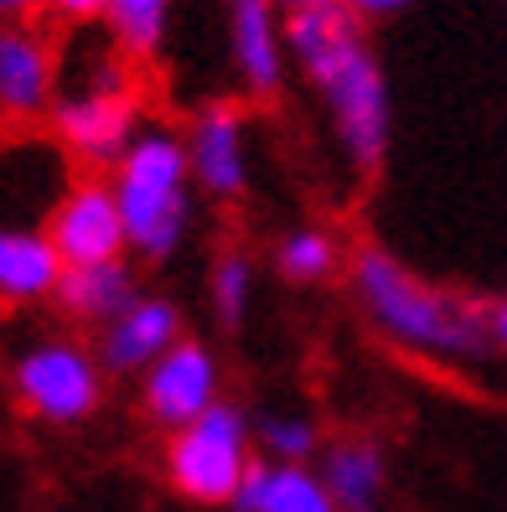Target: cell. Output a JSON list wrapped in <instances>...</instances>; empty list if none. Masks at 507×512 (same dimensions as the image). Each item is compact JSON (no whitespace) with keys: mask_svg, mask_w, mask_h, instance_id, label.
<instances>
[{"mask_svg":"<svg viewBox=\"0 0 507 512\" xmlns=\"http://www.w3.org/2000/svg\"><path fill=\"white\" fill-rule=\"evenodd\" d=\"M290 68L311 83L337 140L347 171L373 176L394 145V94L378 52L368 42V21L347 0H306L285 11Z\"/></svg>","mask_w":507,"mask_h":512,"instance_id":"1","label":"cell"},{"mask_svg":"<svg viewBox=\"0 0 507 512\" xmlns=\"http://www.w3.org/2000/svg\"><path fill=\"white\" fill-rule=\"evenodd\" d=\"M347 285H352L357 311L368 316V326L404 357L456 363V368L492 357V326H487L482 300L425 280L420 269H409L389 249H378V244L357 249L347 259Z\"/></svg>","mask_w":507,"mask_h":512,"instance_id":"2","label":"cell"},{"mask_svg":"<svg viewBox=\"0 0 507 512\" xmlns=\"http://www.w3.org/2000/svg\"><path fill=\"white\" fill-rule=\"evenodd\" d=\"M119 213H125L130 254L140 264H166L182 254L192 238V213H197V182L187 161V135L176 125H145L130 150L109 171Z\"/></svg>","mask_w":507,"mask_h":512,"instance_id":"3","label":"cell"},{"mask_svg":"<svg viewBox=\"0 0 507 512\" xmlns=\"http://www.w3.org/2000/svg\"><path fill=\"white\" fill-rule=\"evenodd\" d=\"M145 125L151 119H145V94H140V63L114 42L99 52H83L73 78L63 73L57 104L47 114L52 140L83 171H114V161L125 156Z\"/></svg>","mask_w":507,"mask_h":512,"instance_id":"4","label":"cell"},{"mask_svg":"<svg viewBox=\"0 0 507 512\" xmlns=\"http://www.w3.org/2000/svg\"><path fill=\"white\" fill-rule=\"evenodd\" d=\"M254 461H259L254 414L238 409L233 399H218L202 419L171 430L161 450V471L171 481V492L197 507H233Z\"/></svg>","mask_w":507,"mask_h":512,"instance_id":"5","label":"cell"},{"mask_svg":"<svg viewBox=\"0 0 507 512\" xmlns=\"http://www.w3.org/2000/svg\"><path fill=\"white\" fill-rule=\"evenodd\" d=\"M104 378L109 373L94 347H83L78 337H47L16 357L11 394L32 419L68 430L104 404Z\"/></svg>","mask_w":507,"mask_h":512,"instance_id":"6","label":"cell"},{"mask_svg":"<svg viewBox=\"0 0 507 512\" xmlns=\"http://www.w3.org/2000/svg\"><path fill=\"white\" fill-rule=\"evenodd\" d=\"M187 161L192 182L213 202H244L254 187V130L244 104L233 99H207L187 119Z\"/></svg>","mask_w":507,"mask_h":512,"instance_id":"7","label":"cell"},{"mask_svg":"<svg viewBox=\"0 0 507 512\" xmlns=\"http://www.w3.org/2000/svg\"><path fill=\"white\" fill-rule=\"evenodd\" d=\"M218 399H223V363H218V352L197 337H182L171 352H161L156 363L140 373V409L166 435L202 419Z\"/></svg>","mask_w":507,"mask_h":512,"instance_id":"8","label":"cell"},{"mask_svg":"<svg viewBox=\"0 0 507 512\" xmlns=\"http://www.w3.org/2000/svg\"><path fill=\"white\" fill-rule=\"evenodd\" d=\"M223 37L238 88L254 104L280 99L290 78V37H285V6L280 0H223Z\"/></svg>","mask_w":507,"mask_h":512,"instance_id":"9","label":"cell"},{"mask_svg":"<svg viewBox=\"0 0 507 512\" xmlns=\"http://www.w3.org/2000/svg\"><path fill=\"white\" fill-rule=\"evenodd\" d=\"M47 238L57 244L63 264H99V259H125L130 254V233L125 213L109 176H73V187L57 197Z\"/></svg>","mask_w":507,"mask_h":512,"instance_id":"10","label":"cell"},{"mask_svg":"<svg viewBox=\"0 0 507 512\" xmlns=\"http://www.w3.org/2000/svg\"><path fill=\"white\" fill-rule=\"evenodd\" d=\"M57 88H63V52L37 21H6L0 26V114L11 125H32L52 114Z\"/></svg>","mask_w":507,"mask_h":512,"instance_id":"11","label":"cell"},{"mask_svg":"<svg viewBox=\"0 0 507 512\" xmlns=\"http://www.w3.org/2000/svg\"><path fill=\"white\" fill-rule=\"evenodd\" d=\"M182 337H187L182 306H176L171 295L140 290L109 326H99V347H94V352H99L104 373H114V378H140L161 352H171Z\"/></svg>","mask_w":507,"mask_h":512,"instance_id":"12","label":"cell"},{"mask_svg":"<svg viewBox=\"0 0 507 512\" xmlns=\"http://www.w3.org/2000/svg\"><path fill=\"white\" fill-rule=\"evenodd\" d=\"M63 254L37 223H0V306H37L63 285Z\"/></svg>","mask_w":507,"mask_h":512,"instance_id":"13","label":"cell"},{"mask_svg":"<svg viewBox=\"0 0 507 512\" xmlns=\"http://www.w3.org/2000/svg\"><path fill=\"white\" fill-rule=\"evenodd\" d=\"M233 512H342V507L316 466L259 456L233 497Z\"/></svg>","mask_w":507,"mask_h":512,"instance_id":"14","label":"cell"},{"mask_svg":"<svg viewBox=\"0 0 507 512\" xmlns=\"http://www.w3.org/2000/svg\"><path fill=\"white\" fill-rule=\"evenodd\" d=\"M135 295H140V275L125 254V259H99V264H68L52 300L78 326H109Z\"/></svg>","mask_w":507,"mask_h":512,"instance_id":"15","label":"cell"},{"mask_svg":"<svg viewBox=\"0 0 507 512\" xmlns=\"http://www.w3.org/2000/svg\"><path fill=\"white\" fill-rule=\"evenodd\" d=\"M316 471L326 476V487H332L342 512H378L383 492H389V456H383V445L368 440V435L326 440Z\"/></svg>","mask_w":507,"mask_h":512,"instance_id":"16","label":"cell"},{"mask_svg":"<svg viewBox=\"0 0 507 512\" xmlns=\"http://www.w3.org/2000/svg\"><path fill=\"white\" fill-rule=\"evenodd\" d=\"M347 244L326 228V223H295L285 228L275 244H270V264H275V275L295 290H311V285H326V280H337L342 269H347Z\"/></svg>","mask_w":507,"mask_h":512,"instance_id":"17","label":"cell"},{"mask_svg":"<svg viewBox=\"0 0 507 512\" xmlns=\"http://www.w3.org/2000/svg\"><path fill=\"white\" fill-rule=\"evenodd\" d=\"M259 300V259L249 249H223L207 269V311L223 331H244Z\"/></svg>","mask_w":507,"mask_h":512,"instance_id":"18","label":"cell"},{"mask_svg":"<svg viewBox=\"0 0 507 512\" xmlns=\"http://www.w3.org/2000/svg\"><path fill=\"white\" fill-rule=\"evenodd\" d=\"M171 16H176V0H114L104 26H109V42L125 57L151 63V57L166 47Z\"/></svg>","mask_w":507,"mask_h":512,"instance_id":"19","label":"cell"},{"mask_svg":"<svg viewBox=\"0 0 507 512\" xmlns=\"http://www.w3.org/2000/svg\"><path fill=\"white\" fill-rule=\"evenodd\" d=\"M254 440H259V456L264 461H301V466H316L321 450H326V435L316 425L311 409H264L254 419Z\"/></svg>","mask_w":507,"mask_h":512,"instance_id":"20","label":"cell"},{"mask_svg":"<svg viewBox=\"0 0 507 512\" xmlns=\"http://www.w3.org/2000/svg\"><path fill=\"white\" fill-rule=\"evenodd\" d=\"M114 0H52V16H63L73 26H88V21H104Z\"/></svg>","mask_w":507,"mask_h":512,"instance_id":"21","label":"cell"},{"mask_svg":"<svg viewBox=\"0 0 507 512\" xmlns=\"http://www.w3.org/2000/svg\"><path fill=\"white\" fill-rule=\"evenodd\" d=\"M347 6L363 16V21H383V16H399V11H409L414 0H347Z\"/></svg>","mask_w":507,"mask_h":512,"instance_id":"22","label":"cell"},{"mask_svg":"<svg viewBox=\"0 0 507 512\" xmlns=\"http://www.w3.org/2000/svg\"><path fill=\"white\" fill-rule=\"evenodd\" d=\"M42 11H52V0H0V21H32Z\"/></svg>","mask_w":507,"mask_h":512,"instance_id":"23","label":"cell"},{"mask_svg":"<svg viewBox=\"0 0 507 512\" xmlns=\"http://www.w3.org/2000/svg\"><path fill=\"white\" fill-rule=\"evenodd\" d=\"M487 326H492V352L507 357V295L487 306Z\"/></svg>","mask_w":507,"mask_h":512,"instance_id":"24","label":"cell"},{"mask_svg":"<svg viewBox=\"0 0 507 512\" xmlns=\"http://www.w3.org/2000/svg\"><path fill=\"white\" fill-rule=\"evenodd\" d=\"M280 6H285V11H295V6H306V0H280Z\"/></svg>","mask_w":507,"mask_h":512,"instance_id":"25","label":"cell"}]
</instances>
